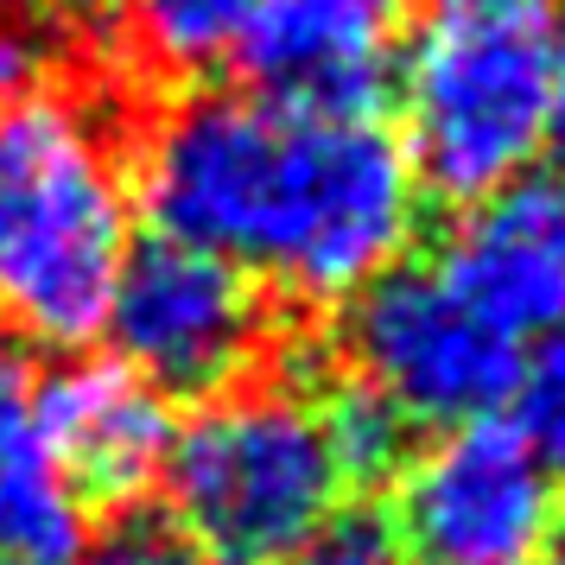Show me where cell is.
I'll list each match as a JSON object with an SVG mask.
<instances>
[{
  "mask_svg": "<svg viewBox=\"0 0 565 565\" xmlns=\"http://www.w3.org/2000/svg\"><path fill=\"white\" fill-rule=\"evenodd\" d=\"M407 0H267L242 39L255 96L324 115H375L401 77Z\"/></svg>",
  "mask_w": 565,
  "mask_h": 565,
  "instance_id": "obj_8",
  "label": "cell"
},
{
  "mask_svg": "<svg viewBox=\"0 0 565 565\" xmlns=\"http://www.w3.org/2000/svg\"><path fill=\"white\" fill-rule=\"evenodd\" d=\"M350 362L369 394L401 413V426H477L509 407L521 343L495 331L438 260H394L350 299Z\"/></svg>",
  "mask_w": 565,
  "mask_h": 565,
  "instance_id": "obj_5",
  "label": "cell"
},
{
  "mask_svg": "<svg viewBox=\"0 0 565 565\" xmlns=\"http://www.w3.org/2000/svg\"><path fill=\"white\" fill-rule=\"evenodd\" d=\"M267 0H121L140 57L159 77H204L242 52Z\"/></svg>",
  "mask_w": 565,
  "mask_h": 565,
  "instance_id": "obj_12",
  "label": "cell"
},
{
  "mask_svg": "<svg viewBox=\"0 0 565 565\" xmlns=\"http://www.w3.org/2000/svg\"><path fill=\"white\" fill-rule=\"evenodd\" d=\"M514 426L509 433L527 445V458L553 477V489H565V331L540 337L521 350L514 369Z\"/></svg>",
  "mask_w": 565,
  "mask_h": 565,
  "instance_id": "obj_14",
  "label": "cell"
},
{
  "mask_svg": "<svg viewBox=\"0 0 565 565\" xmlns=\"http://www.w3.org/2000/svg\"><path fill=\"white\" fill-rule=\"evenodd\" d=\"M546 565H565V546H553V553H546Z\"/></svg>",
  "mask_w": 565,
  "mask_h": 565,
  "instance_id": "obj_21",
  "label": "cell"
},
{
  "mask_svg": "<svg viewBox=\"0 0 565 565\" xmlns=\"http://www.w3.org/2000/svg\"><path fill=\"white\" fill-rule=\"evenodd\" d=\"M172 521L210 565H286L343 502V470L311 394L230 387L172 426L166 451Z\"/></svg>",
  "mask_w": 565,
  "mask_h": 565,
  "instance_id": "obj_4",
  "label": "cell"
},
{
  "mask_svg": "<svg viewBox=\"0 0 565 565\" xmlns=\"http://www.w3.org/2000/svg\"><path fill=\"white\" fill-rule=\"evenodd\" d=\"M140 204L159 235L210 248L299 306H350L407 260L419 179L375 115L292 108L255 89L184 96L147 128Z\"/></svg>",
  "mask_w": 565,
  "mask_h": 565,
  "instance_id": "obj_1",
  "label": "cell"
},
{
  "mask_svg": "<svg viewBox=\"0 0 565 565\" xmlns=\"http://www.w3.org/2000/svg\"><path fill=\"white\" fill-rule=\"evenodd\" d=\"M103 331L115 337V362H128L166 401H210L255 369L267 343V306L260 286L223 255L153 235L121 267Z\"/></svg>",
  "mask_w": 565,
  "mask_h": 565,
  "instance_id": "obj_6",
  "label": "cell"
},
{
  "mask_svg": "<svg viewBox=\"0 0 565 565\" xmlns=\"http://www.w3.org/2000/svg\"><path fill=\"white\" fill-rule=\"evenodd\" d=\"M134 255L128 166L71 89L0 103V331L71 350L103 331Z\"/></svg>",
  "mask_w": 565,
  "mask_h": 565,
  "instance_id": "obj_2",
  "label": "cell"
},
{
  "mask_svg": "<svg viewBox=\"0 0 565 565\" xmlns=\"http://www.w3.org/2000/svg\"><path fill=\"white\" fill-rule=\"evenodd\" d=\"M26 438L83 502H121L128 509L166 470L172 407L128 362L83 356L32 387Z\"/></svg>",
  "mask_w": 565,
  "mask_h": 565,
  "instance_id": "obj_9",
  "label": "cell"
},
{
  "mask_svg": "<svg viewBox=\"0 0 565 565\" xmlns=\"http://www.w3.org/2000/svg\"><path fill=\"white\" fill-rule=\"evenodd\" d=\"M26 407H32V375L20 356V337L0 331V470L26 445Z\"/></svg>",
  "mask_w": 565,
  "mask_h": 565,
  "instance_id": "obj_17",
  "label": "cell"
},
{
  "mask_svg": "<svg viewBox=\"0 0 565 565\" xmlns=\"http://www.w3.org/2000/svg\"><path fill=\"white\" fill-rule=\"evenodd\" d=\"M0 565H7V559H0Z\"/></svg>",
  "mask_w": 565,
  "mask_h": 565,
  "instance_id": "obj_22",
  "label": "cell"
},
{
  "mask_svg": "<svg viewBox=\"0 0 565 565\" xmlns=\"http://www.w3.org/2000/svg\"><path fill=\"white\" fill-rule=\"evenodd\" d=\"M387 521L419 565H527L559 534V489L509 426L477 419L401 463Z\"/></svg>",
  "mask_w": 565,
  "mask_h": 565,
  "instance_id": "obj_7",
  "label": "cell"
},
{
  "mask_svg": "<svg viewBox=\"0 0 565 565\" xmlns=\"http://www.w3.org/2000/svg\"><path fill=\"white\" fill-rule=\"evenodd\" d=\"M553 26L540 7H445L401 52L407 153L419 191L477 204L546 153Z\"/></svg>",
  "mask_w": 565,
  "mask_h": 565,
  "instance_id": "obj_3",
  "label": "cell"
},
{
  "mask_svg": "<svg viewBox=\"0 0 565 565\" xmlns=\"http://www.w3.org/2000/svg\"><path fill=\"white\" fill-rule=\"evenodd\" d=\"M286 565H401V534L382 509H362V502H337L318 534L292 553Z\"/></svg>",
  "mask_w": 565,
  "mask_h": 565,
  "instance_id": "obj_16",
  "label": "cell"
},
{
  "mask_svg": "<svg viewBox=\"0 0 565 565\" xmlns=\"http://www.w3.org/2000/svg\"><path fill=\"white\" fill-rule=\"evenodd\" d=\"M318 419H324V438H331V458L343 470V483H382L387 470L407 463V426H401V413L387 407L382 394H369L362 382L324 394Z\"/></svg>",
  "mask_w": 565,
  "mask_h": 565,
  "instance_id": "obj_13",
  "label": "cell"
},
{
  "mask_svg": "<svg viewBox=\"0 0 565 565\" xmlns=\"http://www.w3.org/2000/svg\"><path fill=\"white\" fill-rule=\"evenodd\" d=\"M83 502L52 463L32 451V438L0 470V559L7 565H71L83 553Z\"/></svg>",
  "mask_w": 565,
  "mask_h": 565,
  "instance_id": "obj_11",
  "label": "cell"
},
{
  "mask_svg": "<svg viewBox=\"0 0 565 565\" xmlns=\"http://www.w3.org/2000/svg\"><path fill=\"white\" fill-rule=\"evenodd\" d=\"M115 0H0L7 20H96Z\"/></svg>",
  "mask_w": 565,
  "mask_h": 565,
  "instance_id": "obj_18",
  "label": "cell"
},
{
  "mask_svg": "<svg viewBox=\"0 0 565 565\" xmlns=\"http://www.w3.org/2000/svg\"><path fill=\"white\" fill-rule=\"evenodd\" d=\"M83 565H210L198 540L184 534L166 509H115L108 527L83 540Z\"/></svg>",
  "mask_w": 565,
  "mask_h": 565,
  "instance_id": "obj_15",
  "label": "cell"
},
{
  "mask_svg": "<svg viewBox=\"0 0 565 565\" xmlns=\"http://www.w3.org/2000/svg\"><path fill=\"white\" fill-rule=\"evenodd\" d=\"M433 260L521 350L565 331V179L527 172L463 204Z\"/></svg>",
  "mask_w": 565,
  "mask_h": 565,
  "instance_id": "obj_10",
  "label": "cell"
},
{
  "mask_svg": "<svg viewBox=\"0 0 565 565\" xmlns=\"http://www.w3.org/2000/svg\"><path fill=\"white\" fill-rule=\"evenodd\" d=\"M458 7H540V0H458Z\"/></svg>",
  "mask_w": 565,
  "mask_h": 565,
  "instance_id": "obj_20",
  "label": "cell"
},
{
  "mask_svg": "<svg viewBox=\"0 0 565 565\" xmlns=\"http://www.w3.org/2000/svg\"><path fill=\"white\" fill-rule=\"evenodd\" d=\"M546 153L559 159V179H565V26L553 32V96H546Z\"/></svg>",
  "mask_w": 565,
  "mask_h": 565,
  "instance_id": "obj_19",
  "label": "cell"
}]
</instances>
